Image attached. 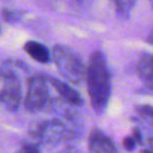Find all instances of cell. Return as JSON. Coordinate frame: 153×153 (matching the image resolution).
<instances>
[{
    "instance_id": "8fae6325",
    "label": "cell",
    "mask_w": 153,
    "mask_h": 153,
    "mask_svg": "<svg viewBox=\"0 0 153 153\" xmlns=\"http://www.w3.org/2000/svg\"><path fill=\"white\" fill-rule=\"evenodd\" d=\"M137 114L141 118L153 126V106L152 105H140L137 106Z\"/></svg>"
},
{
    "instance_id": "277c9868",
    "label": "cell",
    "mask_w": 153,
    "mask_h": 153,
    "mask_svg": "<svg viewBox=\"0 0 153 153\" xmlns=\"http://www.w3.org/2000/svg\"><path fill=\"white\" fill-rule=\"evenodd\" d=\"M74 128H71L62 120H48L35 126L31 129V136L42 143H57L66 137L74 135Z\"/></svg>"
},
{
    "instance_id": "5b68a950",
    "label": "cell",
    "mask_w": 153,
    "mask_h": 153,
    "mask_svg": "<svg viewBox=\"0 0 153 153\" xmlns=\"http://www.w3.org/2000/svg\"><path fill=\"white\" fill-rule=\"evenodd\" d=\"M2 86L0 88V103L6 110H18L22 100V84L16 73L11 71H1Z\"/></svg>"
},
{
    "instance_id": "6da1fadb",
    "label": "cell",
    "mask_w": 153,
    "mask_h": 153,
    "mask_svg": "<svg viewBox=\"0 0 153 153\" xmlns=\"http://www.w3.org/2000/svg\"><path fill=\"white\" fill-rule=\"evenodd\" d=\"M86 82L93 110L98 114L104 112L111 94V80L106 59L99 50H96L90 57L86 69Z\"/></svg>"
},
{
    "instance_id": "2e32d148",
    "label": "cell",
    "mask_w": 153,
    "mask_h": 153,
    "mask_svg": "<svg viewBox=\"0 0 153 153\" xmlns=\"http://www.w3.org/2000/svg\"><path fill=\"white\" fill-rule=\"evenodd\" d=\"M147 42H148L149 44H153V29L151 30V32H149L148 36H147Z\"/></svg>"
},
{
    "instance_id": "30bf717a",
    "label": "cell",
    "mask_w": 153,
    "mask_h": 153,
    "mask_svg": "<svg viewBox=\"0 0 153 153\" xmlns=\"http://www.w3.org/2000/svg\"><path fill=\"white\" fill-rule=\"evenodd\" d=\"M112 1L116 6L117 12L123 17H128L136 4V0H112Z\"/></svg>"
},
{
    "instance_id": "ba28073f",
    "label": "cell",
    "mask_w": 153,
    "mask_h": 153,
    "mask_svg": "<svg viewBox=\"0 0 153 153\" xmlns=\"http://www.w3.org/2000/svg\"><path fill=\"white\" fill-rule=\"evenodd\" d=\"M25 53L35 61L39 63H48L51 60V54L45 45L36 41H27L24 44Z\"/></svg>"
},
{
    "instance_id": "e0dca14e",
    "label": "cell",
    "mask_w": 153,
    "mask_h": 153,
    "mask_svg": "<svg viewBox=\"0 0 153 153\" xmlns=\"http://www.w3.org/2000/svg\"><path fill=\"white\" fill-rule=\"evenodd\" d=\"M151 1H152V2H153V0H151Z\"/></svg>"
},
{
    "instance_id": "7a4b0ae2",
    "label": "cell",
    "mask_w": 153,
    "mask_h": 153,
    "mask_svg": "<svg viewBox=\"0 0 153 153\" xmlns=\"http://www.w3.org/2000/svg\"><path fill=\"white\" fill-rule=\"evenodd\" d=\"M51 59L66 80L80 84L86 78V69L81 57L71 48L61 44L55 45L51 51Z\"/></svg>"
},
{
    "instance_id": "5bb4252c",
    "label": "cell",
    "mask_w": 153,
    "mask_h": 153,
    "mask_svg": "<svg viewBox=\"0 0 153 153\" xmlns=\"http://www.w3.org/2000/svg\"><path fill=\"white\" fill-rule=\"evenodd\" d=\"M17 153H39V149L35 145H24L23 147L19 148Z\"/></svg>"
},
{
    "instance_id": "8992f818",
    "label": "cell",
    "mask_w": 153,
    "mask_h": 153,
    "mask_svg": "<svg viewBox=\"0 0 153 153\" xmlns=\"http://www.w3.org/2000/svg\"><path fill=\"white\" fill-rule=\"evenodd\" d=\"M88 148L91 153H117L114 141L98 129L92 130L90 134Z\"/></svg>"
},
{
    "instance_id": "7c38bea8",
    "label": "cell",
    "mask_w": 153,
    "mask_h": 153,
    "mask_svg": "<svg viewBox=\"0 0 153 153\" xmlns=\"http://www.w3.org/2000/svg\"><path fill=\"white\" fill-rule=\"evenodd\" d=\"M23 13L17 10H4L2 11V18L8 23H17L20 20Z\"/></svg>"
},
{
    "instance_id": "9c48e42d",
    "label": "cell",
    "mask_w": 153,
    "mask_h": 153,
    "mask_svg": "<svg viewBox=\"0 0 153 153\" xmlns=\"http://www.w3.org/2000/svg\"><path fill=\"white\" fill-rule=\"evenodd\" d=\"M137 74L148 87L153 88V54H143L140 57Z\"/></svg>"
},
{
    "instance_id": "3957f363",
    "label": "cell",
    "mask_w": 153,
    "mask_h": 153,
    "mask_svg": "<svg viewBox=\"0 0 153 153\" xmlns=\"http://www.w3.org/2000/svg\"><path fill=\"white\" fill-rule=\"evenodd\" d=\"M48 81L43 75H32L26 82L24 106L30 112L41 111L50 103Z\"/></svg>"
},
{
    "instance_id": "4fadbf2b",
    "label": "cell",
    "mask_w": 153,
    "mask_h": 153,
    "mask_svg": "<svg viewBox=\"0 0 153 153\" xmlns=\"http://www.w3.org/2000/svg\"><path fill=\"white\" fill-rule=\"evenodd\" d=\"M136 145H137V142H136V140H135L133 136H127V137L123 140V142H122V146H123L124 149H127V151H133Z\"/></svg>"
},
{
    "instance_id": "52a82bcc",
    "label": "cell",
    "mask_w": 153,
    "mask_h": 153,
    "mask_svg": "<svg viewBox=\"0 0 153 153\" xmlns=\"http://www.w3.org/2000/svg\"><path fill=\"white\" fill-rule=\"evenodd\" d=\"M49 84L55 88L56 93L67 103L75 105V106H80L82 104V98L79 94L78 91H75L74 88H72L68 84L60 81L55 78H49Z\"/></svg>"
},
{
    "instance_id": "9a60e30c",
    "label": "cell",
    "mask_w": 153,
    "mask_h": 153,
    "mask_svg": "<svg viewBox=\"0 0 153 153\" xmlns=\"http://www.w3.org/2000/svg\"><path fill=\"white\" fill-rule=\"evenodd\" d=\"M59 153H76V151L73 147H68V148H66V149H63V151H61Z\"/></svg>"
}]
</instances>
